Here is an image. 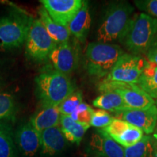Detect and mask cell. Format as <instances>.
Segmentation results:
<instances>
[{
  "label": "cell",
  "instance_id": "1",
  "mask_svg": "<svg viewBox=\"0 0 157 157\" xmlns=\"http://www.w3.org/2000/svg\"><path fill=\"white\" fill-rule=\"evenodd\" d=\"M157 34V19L146 13L133 15L119 39L124 47L135 56L146 55Z\"/></svg>",
  "mask_w": 157,
  "mask_h": 157
},
{
  "label": "cell",
  "instance_id": "2",
  "mask_svg": "<svg viewBox=\"0 0 157 157\" xmlns=\"http://www.w3.org/2000/svg\"><path fill=\"white\" fill-rule=\"evenodd\" d=\"M36 93L43 107L58 105L75 92L71 80L66 74L50 70L39 74L35 78Z\"/></svg>",
  "mask_w": 157,
  "mask_h": 157
},
{
  "label": "cell",
  "instance_id": "3",
  "mask_svg": "<svg viewBox=\"0 0 157 157\" xmlns=\"http://www.w3.org/2000/svg\"><path fill=\"white\" fill-rule=\"evenodd\" d=\"M134 10L132 5L127 2L111 4L98 29V42L111 43L119 41L133 16Z\"/></svg>",
  "mask_w": 157,
  "mask_h": 157
},
{
  "label": "cell",
  "instance_id": "4",
  "mask_svg": "<svg viewBox=\"0 0 157 157\" xmlns=\"http://www.w3.org/2000/svg\"><path fill=\"white\" fill-rule=\"evenodd\" d=\"M124 52L118 44L100 42L90 43L85 52L88 73L99 78L107 76Z\"/></svg>",
  "mask_w": 157,
  "mask_h": 157
},
{
  "label": "cell",
  "instance_id": "5",
  "mask_svg": "<svg viewBox=\"0 0 157 157\" xmlns=\"http://www.w3.org/2000/svg\"><path fill=\"white\" fill-rule=\"evenodd\" d=\"M31 20L18 13L0 17V50L22 46L28 35Z\"/></svg>",
  "mask_w": 157,
  "mask_h": 157
},
{
  "label": "cell",
  "instance_id": "6",
  "mask_svg": "<svg viewBox=\"0 0 157 157\" xmlns=\"http://www.w3.org/2000/svg\"><path fill=\"white\" fill-rule=\"evenodd\" d=\"M98 90L101 93L119 94L128 109H146L155 105L154 100L135 84L104 79L99 84Z\"/></svg>",
  "mask_w": 157,
  "mask_h": 157
},
{
  "label": "cell",
  "instance_id": "7",
  "mask_svg": "<svg viewBox=\"0 0 157 157\" xmlns=\"http://www.w3.org/2000/svg\"><path fill=\"white\" fill-rule=\"evenodd\" d=\"M57 44L47 32L40 19H32L25 39L26 55L35 61L48 60Z\"/></svg>",
  "mask_w": 157,
  "mask_h": 157
},
{
  "label": "cell",
  "instance_id": "8",
  "mask_svg": "<svg viewBox=\"0 0 157 157\" xmlns=\"http://www.w3.org/2000/svg\"><path fill=\"white\" fill-rule=\"evenodd\" d=\"M147 63L143 57L124 52L105 79L137 84Z\"/></svg>",
  "mask_w": 157,
  "mask_h": 157
},
{
  "label": "cell",
  "instance_id": "9",
  "mask_svg": "<svg viewBox=\"0 0 157 157\" xmlns=\"http://www.w3.org/2000/svg\"><path fill=\"white\" fill-rule=\"evenodd\" d=\"M114 119H121L137 127L147 135L154 132L157 124V107L152 105L146 109H127L114 112Z\"/></svg>",
  "mask_w": 157,
  "mask_h": 157
},
{
  "label": "cell",
  "instance_id": "10",
  "mask_svg": "<svg viewBox=\"0 0 157 157\" xmlns=\"http://www.w3.org/2000/svg\"><path fill=\"white\" fill-rule=\"evenodd\" d=\"M14 140L21 157H39L41 149V133L30 122L23 124L15 132Z\"/></svg>",
  "mask_w": 157,
  "mask_h": 157
},
{
  "label": "cell",
  "instance_id": "11",
  "mask_svg": "<svg viewBox=\"0 0 157 157\" xmlns=\"http://www.w3.org/2000/svg\"><path fill=\"white\" fill-rule=\"evenodd\" d=\"M51 18L63 26L67 27L81 9L82 0H41Z\"/></svg>",
  "mask_w": 157,
  "mask_h": 157
},
{
  "label": "cell",
  "instance_id": "12",
  "mask_svg": "<svg viewBox=\"0 0 157 157\" xmlns=\"http://www.w3.org/2000/svg\"><path fill=\"white\" fill-rule=\"evenodd\" d=\"M116 143L125 148L135 146L143 137V132L121 119H114L109 126L102 129Z\"/></svg>",
  "mask_w": 157,
  "mask_h": 157
},
{
  "label": "cell",
  "instance_id": "13",
  "mask_svg": "<svg viewBox=\"0 0 157 157\" xmlns=\"http://www.w3.org/2000/svg\"><path fill=\"white\" fill-rule=\"evenodd\" d=\"M49 58L52 62L55 70L68 76L78 66L77 49L68 42L58 44L52 51Z\"/></svg>",
  "mask_w": 157,
  "mask_h": 157
},
{
  "label": "cell",
  "instance_id": "14",
  "mask_svg": "<svg viewBox=\"0 0 157 157\" xmlns=\"http://www.w3.org/2000/svg\"><path fill=\"white\" fill-rule=\"evenodd\" d=\"M65 138L60 127L45 129L41 133V149L39 157H56L66 148Z\"/></svg>",
  "mask_w": 157,
  "mask_h": 157
},
{
  "label": "cell",
  "instance_id": "15",
  "mask_svg": "<svg viewBox=\"0 0 157 157\" xmlns=\"http://www.w3.org/2000/svg\"><path fill=\"white\" fill-rule=\"evenodd\" d=\"M90 149L98 157H125L124 151L102 129L93 133L90 142Z\"/></svg>",
  "mask_w": 157,
  "mask_h": 157
},
{
  "label": "cell",
  "instance_id": "16",
  "mask_svg": "<svg viewBox=\"0 0 157 157\" xmlns=\"http://www.w3.org/2000/svg\"><path fill=\"white\" fill-rule=\"evenodd\" d=\"M91 25L89 5L88 2L83 1L81 9L76 13L75 17L68 25L70 33L75 36L79 42L85 41Z\"/></svg>",
  "mask_w": 157,
  "mask_h": 157
},
{
  "label": "cell",
  "instance_id": "17",
  "mask_svg": "<svg viewBox=\"0 0 157 157\" xmlns=\"http://www.w3.org/2000/svg\"><path fill=\"white\" fill-rule=\"evenodd\" d=\"M60 115L58 107H43L31 118L29 122L39 133H42L45 129L59 126Z\"/></svg>",
  "mask_w": 157,
  "mask_h": 157
},
{
  "label": "cell",
  "instance_id": "18",
  "mask_svg": "<svg viewBox=\"0 0 157 157\" xmlns=\"http://www.w3.org/2000/svg\"><path fill=\"white\" fill-rule=\"evenodd\" d=\"M38 12L40 16V21L44 25L47 32L53 39L54 42L57 44L68 42L71 34L68 27L63 26L54 21L43 6L39 7Z\"/></svg>",
  "mask_w": 157,
  "mask_h": 157
},
{
  "label": "cell",
  "instance_id": "19",
  "mask_svg": "<svg viewBox=\"0 0 157 157\" xmlns=\"http://www.w3.org/2000/svg\"><path fill=\"white\" fill-rule=\"evenodd\" d=\"M60 128L66 140L79 145L84 134L90 128L88 123L77 122L74 121L70 116L60 115Z\"/></svg>",
  "mask_w": 157,
  "mask_h": 157
},
{
  "label": "cell",
  "instance_id": "20",
  "mask_svg": "<svg viewBox=\"0 0 157 157\" xmlns=\"http://www.w3.org/2000/svg\"><path fill=\"white\" fill-rule=\"evenodd\" d=\"M137 85L153 99H157V64L147 60Z\"/></svg>",
  "mask_w": 157,
  "mask_h": 157
},
{
  "label": "cell",
  "instance_id": "21",
  "mask_svg": "<svg viewBox=\"0 0 157 157\" xmlns=\"http://www.w3.org/2000/svg\"><path fill=\"white\" fill-rule=\"evenodd\" d=\"M93 104L98 109L112 113L128 109L121 96L112 92L102 93L94 100Z\"/></svg>",
  "mask_w": 157,
  "mask_h": 157
},
{
  "label": "cell",
  "instance_id": "22",
  "mask_svg": "<svg viewBox=\"0 0 157 157\" xmlns=\"http://www.w3.org/2000/svg\"><path fill=\"white\" fill-rule=\"evenodd\" d=\"M125 157H157V149L152 136H143L135 146L124 149Z\"/></svg>",
  "mask_w": 157,
  "mask_h": 157
},
{
  "label": "cell",
  "instance_id": "23",
  "mask_svg": "<svg viewBox=\"0 0 157 157\" xmlns=\"http://www.w3.org/2000/svg\"><path fill=\"white\" fill-rule=\"evenodd\" d=\"M10 128L0 122V157H19Z\"/></svg>",
  "mask_w": 157,
  "mask_h": 157
},
{
  "label": "cell",
  "instance_id": "24",
  "mask_svg": "<svg viewBox=\"0 0 157 157\" xmlns=\"http://www.w3.org/2000/svg\"><path fill=\"white\" fill-rule=\"evenodd\" d=\"M16 105L13 96L7 93H0V120L11 118L15 114Z\"/></svg>",
  "mask_w": 157,
  "mask_h": 157
},
{
  "label": "cell",
  "instance_id": "25",
  "mask_svg": "<svg viewBox=\"0 0 157 157\" xmlns=\"http://www.w3.org/2000/svg\"><path fill=\"white\" fill-rule=\"evenodd\" d=\"M81 103H82V93L75 91L58 105L59 111L61 115L70 116Z\"/></svg>",
  "mask_w": 157,
  "mask_h": 157
},
{
  "label": "cell",
  "instance_id": "26",
  "mask_svg": "<svg viewBox=\"0 0 157 157\" xmlns=\"http://www.w3.org/2000/svg\"><path fill=\"white\" fill-rule=\"evenodd\" d=\"M113 119L114 118L109 111L98 109L93 111L90 124L96 128L103 129L109 126Z\"/></svg>",
  "mask_w": 157,
  "mask_h": 157
},
{
  "label": "cell",
  "instance_id": "27",
  "mask_svg": "<svg viewBox=\"0 0 157 157\" xmlns=\"http://www.w3.org/2000/svg\"><path fill=\"white\" fill-rule=\"evenodd\" d=\"M93 111L94 110L93 108L82 102L74 110L70 117L74 121H77V122L90 124Z\"/></svg>",
  "mask_w": 157,
  "mask_h": 157
},
{
  "label": "cell",
  "instance_id": "28",
  "mask_svg": "<svg viewBox=\"0 0 157 157\" xmlns=\"http://www.w3.org/2000/svg\"><path fill=\"white\" fill-rule=\"evenodd\" d=\"M134 3L143 13L157 19V0H136Z\"/></svg>",
  "mask_w": 157,
  "mask_h": 157
},
{
  "label": "cell",
  "instance_id": "29",
  "mask_svg": "<svg viewBox=\"0 0 157 157\" xmlns=\"http://www.w3.org/2000/svg\"><path fill=\"white\" fill-rule=\"evenodd\" d=\"M146 56L148 61L157 64V34L151 42Z\"/></svg>",
  "mask_w": 157,
  "mask_h": 157
},
{
  "label": "cell",
  "instance_id": "30",
  "mask_svg": "<svg viewBox=\"0 0 157 157\" xmlns=\"http://www.w3.org/2000/svg\"><path fill=\"white\" fill-rule=\"evenodd\" d=\"M153 138H154V142H155V145H156V149H157V124L156 126V128H155L154 132H153V135H152Z\"/></svg>",
  "mask_w": 157,
  "mask_h": 157
},
{
  "label": "cell",
  "instance_id": "31",
  "mask_svg": "<svg viewBox=\"0 0 157 157\" xmlns=\"http://www.w3.org/2000/svg\"><path fill=\"white\" fill-rule=\"evenodd\" d=\"M1 82H2V79H1V78H0V86H1Z\"/></svg>",
  "mask_w": 157,
  "mask_h": 157
},
{
  "label": "cell",
  "instance_id": "32",
  "mask_svg": "<svg viewBox=\"0 0 157 157\" xmlns=\"http://www.w3.org/2000/svg\"><path fill=\"white\" fill-rule=\"evenodd\" d=\"M156 107H157V100H156Z\"/></svg>",
  "mask_w": 157,
  "mask_h": 157
},
{
  "label": "cell",
  "instance_id": "33",
  "mask_svg": "<svg viewBox=\"0 0 157 157\" xmlns=\"http://www.w3.org/2000/svg\"><path fill=\"white\" fill-rule=\"evenodd\" d=\"M97 157H98V156H97Z\"/></svg>",
  "mask_w": 157,
  "mask_h": 157
}]
</instances>
